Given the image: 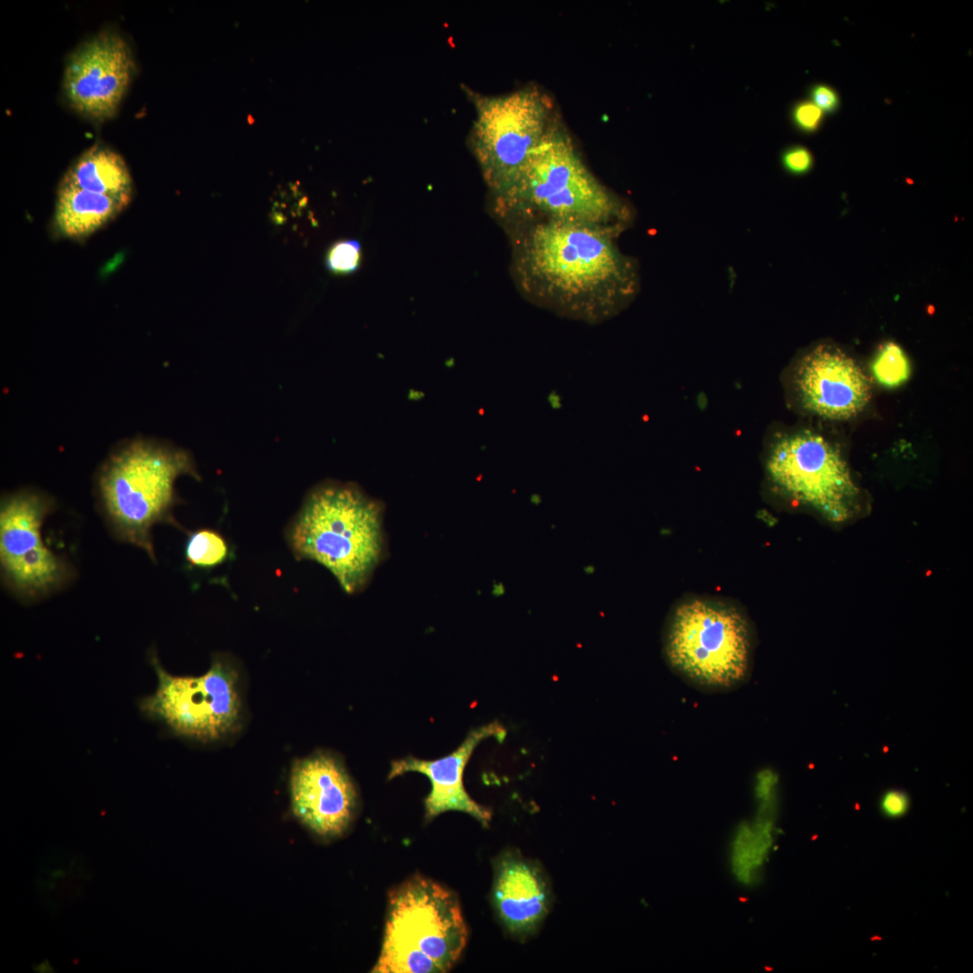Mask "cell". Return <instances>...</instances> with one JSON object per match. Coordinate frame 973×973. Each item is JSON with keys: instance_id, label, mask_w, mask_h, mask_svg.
Returning <instances> with one entry per match:
<instances>
[{"instance_id": "cell-1", "label": "cell", "mask_w": 973, "mask_h": 973, "mask_svg": "<svg viewBox=\"0 0 973 973\" xmlns=\"http://www.w3.org/2000/svg\"><path fill=\"white\" fill-rule=\"evenodd\" d=\"M502 223L514 282L532 304L592 323L620 313L639 295V263L621 250L622 230L529 218Z\"/></svg>"}, {"instance_id": "cell-2", "label": "cell", "mask_w": 973, "mask_h": 973, "mask_svg": "<svg viewBox=\"0 0 973 973\" xmlns=\"http://www.w3.org/2000/svg\"><path fill=\"white\" fill-rule=\"evenodd\" d=\"M493 202L500 221L556 220L624 232L635 219L630 202L605 186L588 168L561 120L509 190Z\"/></svg>"}, {"instance_id": "cell-3", "label": "cell", "mask_w": 973, "mask_h": 973, "mask_svg": "<svg viewBox=\"0 0 973 973\" xmlns=\"http://www.w3.org/2000/svg\"><path fill=\"white\" fill-rule=\"evenodd\" d=\"M299 560L328 569L353 594L368 582L384 549L381 505L350 484L325 483L312 490L286 531Z\"/></svg>"}, {"instance_id": "cell-4", "label": "cell", "mask_w": 973, "mask_h": 973, "mask_svg": "<svg viewBox=\"0 0 973 973\" xmlns=\"http://www.w3.org/2000/svg\"><path fill=\"white\" fill-rule=\"evenodd\" d=\"M199 479L191 455L154 441L135 439L115 450L98 477L104 510L119 538L148 553L155 561L151 528L177 525L175 482L180 476Z\"/></svg>"}, {"instance_id": "cell-5", "label": "cell", "mask_w": 973, "mask_h": 973, "mask_svg": "<svg viewBox=\"0 0 973 973\" xmlns=\"http://www.w3.org/2000/svg\"><path fill=\"white\" fill-rule=\"evenodd\" d=\"M467 940L455 895L431 879L413 877L389 895L381 951L372 972H446Z\"/></svg>"}, {"instance_id": "cell-6", "label": "cell", "mask_w": 973, "mask_h": 973, "mask_svg": "<svg viewBox=\"0 0 973 973\" xmlns=\"http://www.w3.org/2000/svg\"><path fill=\"white\" fill-rule=\"evenodd\" d=\"M668 666L694 687L725 692L745 684L752 666V636L745 616L723 603L693 599L680 604L668 624Z\"/></svg>"}, {"instance_id": "cell-7", "label": "cell", "mask_w": 973, "mask_h": 973, "mask_svg": "<svg viewBox=\"0 0 973 973\" xmlns=\"http://www.w3.org/2000/svg\"><path fill=\"white\" fill-rule=\"evenodd\" d=\"M477 99L472 146L495 200L509 190L561 119L553 100L535 85Z\"/></svg>"}, {"instance_id": "cell-8", "label": "cell", "mask_w": 973, "mask_h": 973, "mask_svg": "<svg viewBox=\"0 0 973 973\" xmlns=\"http://www.w3.org/2000/svg\"><path fill=\"white\" fill-rule=\"evenodd\" d=\"M150 662L158 677L155 693L140 700L141 711L165 723L175 733L209 741L234 731L241 703L238 673L230 661L215 658L199 677L168 674L153 653Z\"/></svg>"}, {"instance_id": "cell-9", "label": "cell", "mask_w": 973, "mask_h": 973, "mask_svg": "<svg viewBox=\"0 0 973 973\" xmlns=\"http://www.w3.org/2000/svg\"><path fill=\"white\" fill-rule=\"evenodd\" d=\"M767 470L787 495L841 523L851 513L858 495L840 451L823 436L803 431L781 437L772 446Z\"/></svg>"}, {"instance_id": "cell-10", "label": "cell", "mask_w": 973, "mask_h": 973, "mask_svg": "<svg viewBox=\"0 0 973 973\" xmlns=\"http://www.w3.org/2000/svg\"><path fill=\"white\" fill-rule=\"evenodd\" d=\"M51 505L46 496L32 490L11 494L1 501V568L11 587L25 596L51 591L68 577L65 563L41 538L42 523Z\"/></svg>"}, {"instance_id": "cell-11", "label": "cell", "mask_w": 973, "mask_h": 973, "mask_svg": "<svg viewBox=\"0 0 973 973\" xmlns=\"http://www.w3.org/2000/svg\"><path fill=\"white\" fill-rule=\"evenodd\" d=\"M135 70L127 41L117 32H101L68 57L63 90L69 105L96 122L117 112Z\"/></svg>"}, {"instance_id": "cell-12", "label": "cell", "mask_w": 973, "mask_h": 973, "mask_svg": "<svg viewBox=\"0 0 973 973\" xmlns=\"http://www.w3.org/2000/svg\"><path fill=\"white\" fill-rule=\"evenodd\" d=\"M294 814L323 837H337L350 824L357 806L355 786L341 762L318 752L297 760L290 775Z\"/></svg>"}, {"instance_id": "cell-13", "label": "cell", "mask_w": 973, "mask_h": 973, "mask_svg": "<svg viewBox=\"0 0 973 973\" xmlns=\"http://www.w3.org/2000/svg\"><path fill=\"white\" fill-rule=\"evenodd\" d=\"M795 382L804 407L831 420L858 415L871 396L868 378L859 365L830 344L817 345L804 354Z\"/></svg>"}, {"instance_id": "cell-14", "label": "cell", "mask_w": 973, "mask_h": 973, "mask_svg": "<svg viewBox=\"0 0 973 973\" xmlns=\"http://www.w3.org/2000/svg\"><path fill=\"white\" fill-rule=\"evenodd\" d=\"M502 724L494 722L472 730L461 744L450 754L435 760H423L413 756L394 760L388 773L392 779L407 772L425 775L432 785L424 801L425 816L432 819L449 811L469 814L484 826L491 820V812L478 805L467 793L463 785L464 768L475 748L485 739L493 737L502 741L505 736Z\"/></svg>"}, {"instance_id": "cell-15", "label": "cell", "mask_w": 973, "mask_h": 973, "mask_svg": "<svg viewBox=\"0 0 973 973\" xmlns=\"http://www.w3.org/2000/svg\"><path fill=\"white\" fill-rule=\"evenodd\" d=\"M492 902L505 929L516 938L526 939L550 911L551 892L547 877L532 860L505 852L496 863Z\"/></svg>"}, {"instance_id": "cell-16", "label": "cell", "mask_w": 973, "mask_h": 973, "mask_svg": "<svg viewBox=\"0 0 973 973\" xmlns=\"http://www.w3.org/2000/svg\"><path fill=\"white\" fill-rule=\"evenodd\" d=\"M777 810L756 809L755 816L738 824L730 844V869L748 887L758 885L776 840Z\"/></svg>"}, {"instance_id": "cell-17", "label": "cell", "mask_w": 973, "mask_h": 973, "mask_svg": "<svg viewBox=\"0 0 973 973\" xmlns=\"http://www.w3.org/2000/svg\"><path fill=\"white\" fill-rule=\"evenodd\" d=\"M128 204L62 180L57 195L55 226L63 236L83 239L114 219Z\"/></svg>"}, {"instance_id": "cell-18", "label": "cell", "mask_w": 973, "mask_h": 973, "mask_svg": "<svg viewBox=\"0 0 973 973\" xmlns=\"http://www.w3.org/2000/svg\"><path fill=\"white\" fill-rule=\"evenodd\" d=\"M62 180L128 203L132 199V179L124 159L105 146L95 145L86 150Z\"/></svg>"}, {"instance_id": "cell-19", "label": "cell", "mask_w": 973, "mask_h": 973, "mask_svg": "<svg viewBox=\"0 0 973 973\" xmlns=\"http://www.w3.org/2000/svg\"><path fill=\"white\" fill-rule=\"evenodd\" d=\"M230 555L227 540L219 532L204 528L192 532L185 546L188 563L200 568H212L225 562Z\"/></svg>"}, {"instance_id": "cell-20", "label": "cell", "mask_w": 973, "mask_h": 973, "mask_svg": "<svg viewBox=\"0 0 973 973\" xmlns=\"http://www.w3.org/2000/svg\"><path fill=\"white\" fill-rule=\"evenodd\" d=\"M871 373L882 386L895 388L906 382L911 374L910 361L904 350L896 343L882 344L871 362Z\"/></svg>"}, {"instance_id": "cell-21", "label": "cell", "mask_w": 973, "mask_h": 973, "mask_svg": "<svg viewBox=\"0 0 973 973\" xmlns=\"http://www.w3.org/2000/svg\"><path fill=\"white\" fill-rule=\"evenodd\" d=\"M361 245L354 239L335 241L325 256L326 268L335 275H350L359 270L361 263Z\"/></svg>"}, {"instance_id": "cell-22", "label": "cell", "mask_w": 973, "mask_h": 973, "mask_svg": "<svg viewBox=\"0 0 973 973\" xmlns=\"http://www.w3.org/2000/svg\"><path fill=\"white\" fill-rule=\"evenodd\" d=\"M795 125L805 132H815L823 118V112L812 101H800L795 104L791 111Z\"/></svg>"}, {"instance_id": "cell-23", "label": "cell", "mask_w": 973, "mask_h": 973, "mask_svg": "<svg viewBox=\"0 0 973 973\" xmlns=\"http://www.w3.org/2000/svg\"><path fill=\"white\" fill-rule=\"evenodd\" d=\"M781 164L788 173L800 176L811 170L814 157L806 147L793 145L782 152Z\"/></svg>"}, {"instance_id": "cell-24", "label": "cell", "mask_w": 973, "mask_h": 973, "mask_svg": "<svg viewBox=\"0 0 973 973\" xmlns=\"http://www.w3.org/2000/svg\"><path fill=\"white\" fill-rule=\"evenodd\" d=\"M910 806L909 796L900 789H890L880 799V809L889 818L904 816Z\"/></svg>"}, {"instance_id": "cell-25", "label": "cell", "mask_w": 973, "mask_h": 973, "mask_svg": "<svg viewBox=\"0 0 973 973\" xmlns=\"http://www.w3.org/2000/svg\"><path fill=\"white\" fill-rule=\"evenodd\" d=\"M810 96L812 102L823 112L832 113L839 106L838 95L829 86L823 84L813 86L810 90Z\"/></svg>"}, {"instance_id": "cell-26", "label": "cell", "mask_w": 973, "mask_h": 973, "mask_svg": "<svg viewBox=\"0 0 973 973\" xmlns=\"http://www.w3.org/2000/svg\"><path fill=\"white\" fill-rule=\"evenodd\" d=\"M549 399H550V403L552 404V405H553V407H554V408H558V405H557V404H559V405H560V403H559V396H557V395H555V394H554V395H550V398H549Z\"/></svg>"}, {"instance_id": "cell-27", "label": "cell", "mask_w": 973, "mask_h": 973, "mask_svg": "<svg viewBox=\"0 0 973 973\" xmlns=\"http://www.w3.org/2000/svg\"><path fill=\"white\" fill-rule=\"evenodd\" d=\"M531 501L532 504L538 505L541 502V497L538 495H532L531 497Z\"/></svg>"}, {"instance_id": "cell-28", "label": "cell", "mask_w": 973, "mask_h": 973, "mask_svg": "<svg viewBox=\"0 0 973 973\" xmlns=\"http://www.w3.org/2000/svg\"><path fill=\"white\" fill-rule=\"evenodd\" d=\"M584 571L587 574H592L595 571V568L593 566L589 565V566L584 568Z\"/></svg>"}]
</instances>
